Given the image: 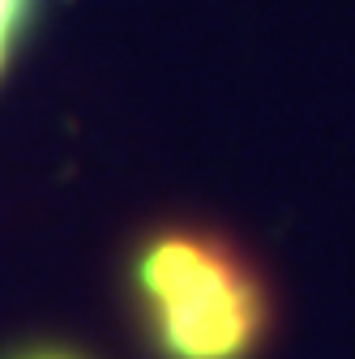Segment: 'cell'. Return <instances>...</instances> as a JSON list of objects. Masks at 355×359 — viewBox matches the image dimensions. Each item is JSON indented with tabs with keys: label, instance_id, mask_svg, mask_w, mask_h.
I'll list each match as a JSON object with an SVG mask.
<instances>
[{
	"label": "cell",
	"instance_id": "cell-1",
	"mask_svg": "<svg viewBox=\"0 0 355 359\" xmlns=\"http://www.w3.org/2000/svg\"><path fill=\"white\" fill-rule=\"evenodd\" d=\"M128 287L159 359H253L270 334V287L210 227L171 222L142 236Z\"/></svg>",
	"mask_w": 355,
	"mask_h": 359
},
{
	"label": "cell",
	"instance_id": "cell-2",
	"mask_svg": "<svg viewBox=\"0 0 355 359\" xmlns=\"http://www.w3.org/2000/svg\"><path fill=\"white\" fill-rule=\"evenodd\" d=\"M48 0H0V81L9 77L18 56L26 52V43L43 18Z\"/></svg>",
	"mask_w": 355,
	"mask_h": 359
},
{
	"label": "cell",
	"instance_id": "cell-3",
	"mask_svg": "<svg viewBox=\"0 0 355 359\" xmlns=\"http://www.w3.org/2000/svg\"><path fill=\"white\" fill-rule=\"evenodd\" d=\"M13 359H86V355H77V351H69V346H34V351H22V355H13Z\"/></svg>",
	"mask_w": 355,
	"mask_h": 359
}]
</instances>
